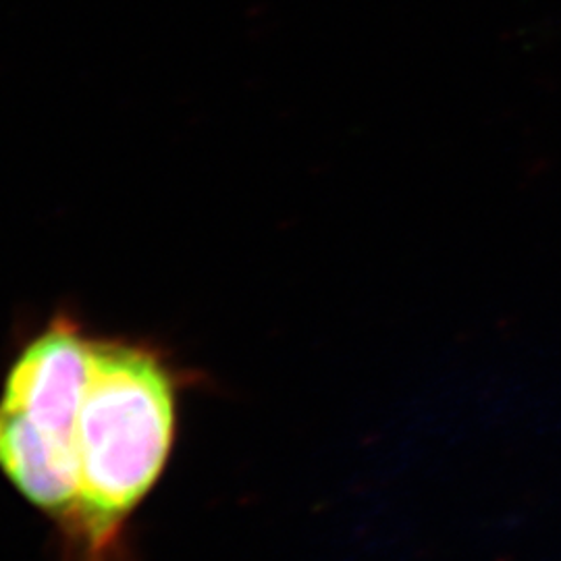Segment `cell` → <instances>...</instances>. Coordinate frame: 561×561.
I'll return each instance as SVG.
<instances>
[{
    "label": "cell",
    "instance_id": "cell-1",
    "mask_svg": "<svg viewBox=\"0 0 561 561\" xmlns=\"http://www.w3.org/2000/svg\"><path fill=\"white\" fill-rule=\"evenodd\" d=\"M178 398V370L157 345L94 337L76 497L57 522L60 561H129L127 526L171 456Z\"/></svg>",
    "mask_w": 561,
    "mask_h": 561
},
{
    "label": "cell",
    "instance_id": "cell-2",
    "mask_svg": "<svg viewBox=\"0 0 561 561\" xmlns=\"http://www.w3.org/2000/svg\"><path fill=\"white\" fill-rule=\"evenodd\" d=\"M94 337L73 314L57 312L21 347L2 382L0 408L76 456Z\"/></svg>",
    "mask_w": 561,
    "mask_h": 561
},
{
    "label": "cell",
    "instance_id": "cell-3",
    "mask_svg": "<svg viewBox=\"0 0 561 561\" xmlns=\"http://www.w3.org/2000/svg\"><path fill=\"white\" fill-rule=\"evenodd\" d=\"M0 472L55 524L76 497L78 456L0 408Z\"/></svg>",
    "mask_w": 561,
    "mask_h": 561
}]
</instances>
